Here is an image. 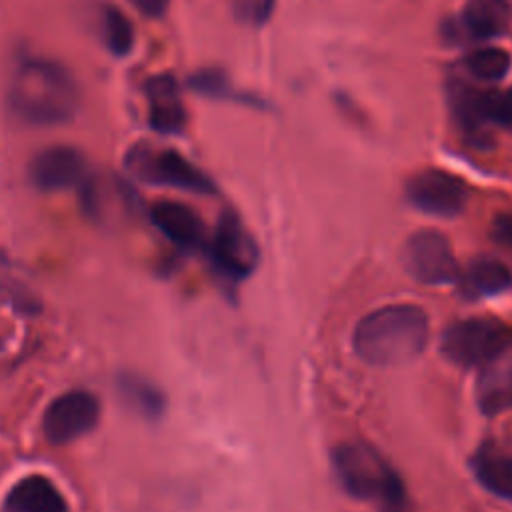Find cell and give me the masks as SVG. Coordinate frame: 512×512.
Masks as SVG:
<instances>
[{
  "label": "cell",
  "mask_w": 512,
  "mask_h": 512,
  "mask_svg": "<svg viewBox=\"0 0 512 512\" xmlns=\"http://www.w3.org/2000/svg\"><path fill=\"white\" fill-rule=\"evenodd\" d=\"M404 264L422 284H450L458 280V262L452 246L436 230H420L408 238Z\"/></svg>",
  "instance_id": "obj_7"
},
{
  "label": "cell",
  "mask_w": 512,
  "mask_h": 512,
  "mask_svg": "<svg viewBox=\"0 0 512 512\" xmlns=\"http://www.w3.org/2000/svg\"><path fill=\"white\" fill-rule=\"evenodd\" d=\"M8 100L14 114L30 124H62L78 110V86L64 66L30 58L18 64Z\"/></svg>",
  "instance_id": "obj_2"
},
{
  "label": "cell",
  "mask_w": 512,
  "mask_h": 512,
  "mask_svg": "<svg viewBox=\"0 0 512 512\" xmlns=\"http://www.w3.org/2000/svg\"><path fill=\"white\" fill-rule=\"evenodd\" d=\"M512 22L508 0H470L462 12V26L468 36L486 40L500 36Z\"/></svg>",
  "instance_id": "obj_16"
},
{
  "label": "cell",
  "mask_w": 512,
  "mask_h": 512,
  "mask_svg": "<svg viewBox=\"0 0 512 512\" xmlns=\"http://www.w3.org/2000/svg\"><path fill=\"white\" fill-rule=\"evenodd\" d=\"M210 256L216 270L232 282L246 278L254 270L258 260L256 244L232 212L220 216L210 244Z\"/></svg>",
  "instance_id": "obj_8"
},
{
  "label": "cell",
  "mask_w": 512,
  "mask_h": 512,
  "mask_svg": "<svg viewBox=\"0 0 512 512\" xmlns=\"http://www.w3.org/2000/svg\"><path fill=\"white\" fill-rule=\"evenodd\" d=\"M134 2L138 4V8H140L142 12H146V14H150V16H160V14L166 10V6H168L170 0H134Z\"/></svg>",
  "instance_id": "obj_24"
},
{
  "label": "cell",
  "mask_w": 512,
  "mask_h": 512,
  "mask_svg": "<svg viewBox=\"0 0 512 512\" xmlns=\"http://www.w3.org/2000/svg\"><path fill=\"white\" fill-rule=\"evenodd\" d=\"M492 236L502 242L512 246V214H500L494 224H492Z\"/></svg>",
  "instance_id": "obj_23"
},
{
  "label": "cell",
  "mask_w": 512,
  "mask_h": 512,
  "mask_svg": "<svg viewBox=\"0 0 512 512\" xmlns=\"http://www.w3.org/2000/svg\"><path fill=\"white\" fill-rule=\"evenodd\" d=\"M120 390H122L124 398L132 406H136L142 414L156 416V414L162 412V406H164L162 394H160V390H156L146 380H140V378H134V376H122Z\"/></svg>",
  "instance_id": "obj_21"
},
{
  "label": "cell",
  "mask_w": 512,
  "mask_h": 512,
  "mask_svg": "<svg viewBox=\"0 0 512 512\" xmlns=\"http://www.w3.org/2000/svg\"><path fill=\"white\" fill-rule=\"evenodd\" d=\"M478 482L492 494L512 500V452L498 446H482L472 458Z\"/></svg>",
  "instance_id": "obj_17"
},
{
  "label": "cell",
  "mask_w": 512,
  "mask_h": 512,
  "mask_svg": "<svg viewBox=\"0 0 512 512\" xmlns=\"http://www.w3.org/2000/svg\"><path fill=\"white\" fill-rule=\"evenodd\" d=\"M30 176L40 190L48 192L76 186L84 176L82 154L72 146L46 148L32 160Z\"/></svg>",
  "instance_id": "obj_11"
},
{
  "label": "cell",
  "mask_w": 512,
  "mask_h": 512,
  "mask_svg": "<svg viewBox=\"0 0 512 512\" xmlns=\"http://www.w3.org/2000/svg\"><path fill=\"white\" fill-rule=\"evenodd\" d=\"M450 104L456 120L466 130L476 132L484 124L512 130V90H474L454 84Z\"/></svg>",
  "instance_id": "obj_10"
},
{
  "label": "cell",
  "mask_w": 512,
  "mask_h": 512,
  "mask_svg": "<svg viewBox=\"0 0 512 512\" xmlns=\"http://www.w3.org/2000/svg\"><path fill=\"white\" fill-rule=\"evenodd\" d=\"M126 168L138 180L172 186L196 194H212V180L190 164L180 152L170 148H152L148 144H136L126 154Z\"/></svg>",
  "instance_id": "obj_5"
},
{
  "label": "cell",
  "mask_w": 512,
  "mask_h": 512,
  "mask_svg": "<svg viewBox=\"0 0 512 512\" xmlns=\"http://www.w3.org/2000/svg\"><path fill=\"white\" fill-rule=\"evenodd\" d=\"M238 2V10L242 14H246V18H252L256 22L266 20L274 0H236Z\"/></svg>",
  "instance_id": "obj_22"
},
{
  "label": "cell",
  "mask_w": 512,
  "mask_h": 512,
  "mask_svg": "<svg viewBox=\"0 0 512 512\" xmlns=\"http://www.w3.org/2000/svg\"><path fill=\"white\" fill-rule=\"evenodd\" d=\"M98 418V398L86 390H70L48 404L42 430L50 444H68L88 434L98 424Z\"/></svg>",
  "instance_id": "obj_6"
},
{
  "label": "cell",
  "mask_w": 512,
  "mask_h": 512,
  "mask_svg": "<svg viewBox=\"0 0 512 512\" xmlns=\"http://www.w3.org/2000/svg\"><path fill=\"white\" fill-rule=\"evenodd\" d=\"M148 120L162 134H176L184 128L186 112L180 100L176 80L170 74H158L146 84Z\"/></svg>",
  "instance_id": "obj_12"
},
{
  "label": "cell",
  "mask_w": 512,
  "mask_h": 512,
  "mask_svg": "<svg viewBox=\"0 0 512 512\" xmlns=\"http://www.w3.org/2000/svg\"><path fill=\"white\" fill-rule=\"evenodd\" d=\"M478 408L496 416L512 410V358H496L484 366L476 382Z\"/></svg>",
  "instance_id": "obj_15"
},
{
  "label": "cell",
  "mask_w": 512,
  "mask_h": 512,
  "mask_svg": "<svg viewBox=\"0 0 512 512\" xmlns=\"http://www.w3.org/2000/svg\"><path fill=\"white\" fill-rule=\"evenodd\" d=\"M462 286L472 296L498 294L512 286V272L494 258H476L462 274Z\"/></svg>",
  "instance_id": "obj_18"
},
{
  "label": "cell",
  "mask_w": 512,
  "mask_h": 512,
  "mask_svg": "<svg viewBox=\"0 0 512 512\" xmlns=\"http://www.w3.org/2000/svg\"><path fill=\"white\" fill-rule=\"evenodd\" d=\"M154 226L176 246L196 248L204 236L200 216L186 204L174 200H160L150 208Z\"/></svg>",
  "instance_id": "obj_14"
},
{
  "label": "cell",
  "mask_w": 512,
  "mask_h": 512,
  "mask_svg": "<svg viewBox=\"0 0 512 512\" xmlns=\"http://www.w3.org/2000/svg\"><path fill=\"white\" fill-rule=\"evenodd\" d=\"M406 196L418 210L450 218L462 212L468 200V188L458 176L438 168H428L408 180Z\"/></svg>",
  "instance_id": "obj_9"
},
{
  "label": "cell",
  "mask_w": 512,
  "mask_h": 512,
  "mask_svg": "<svg viewBox=\"0 0 512 512\" xmlns=\"http://www.w3.org/2000/svg\"><path fill=\"white\" fill-rule=\"evenodd\" d=\"M428 342V316L416 304H388L366 314L354 328L352 346L372 366L414 360Z\"/></svg>",
  "instance_id": "obj_1"
},
{
  "label": "cell",
  "mask_w": 512,
  "mask_h": 512,
  "mask_svg": "<svg viewBox=\"0 0 512 512\" xmlns=\"http://www.w3.org/2000/svg\"><path fill=\"white\" fill-rule=\"evenodd\" d=\"M466 70L478 78V80H484V82H496L500 78H504L510 70V54L500 50V48H494V46H488V48H478V50H472L466 60Z\"/></svg>",
  "instance_id": "obj_19"
},
{
  "label": "cell",
  "mask_w": 512,
  "mask_h": 512,
  "mask_svg": "<svg viewBox=\"0 0 512 512\" xmlns=\"http://www.w3.org/2000/svg\"><path fill=\"white\" fill-rule=\"evenodd\" d=\"M332 462L344 490L354 498L376 502L380 512H408L404 482L370 444H340L332 454Z\"/></svg>",
  "instance_id": "obj_3"
},
{
  "label": "cell",
  "mask_w": 512,
  "mask_h": 512,
  "mask_svg": "<svg viewBox=\"0 0 512 512\" xmlns=\"http://www.w3.org/2000/svg\"><path fill=\"white\" fill-rule=\"evenodd\" d=\"M512 346V328L496 318H466L442 334L444 356L464 368L486 366Z\"/></svg>",
  "instance_id": "obj_4"
},
{
  "label": "cell",
  "mask_w": 512,
  "mask_h": 512,
  "mask_svg": "<svg viewBox=\"0 0 512 512\" xmlns=\"http://www.w3.org/2000/svg\"><path fill=\"white\" fill-rule=\"evenodd\" d=\"M2 512H68V504L52 480L30 474L10 488Z\"/></svg>",
  "instance_id": "obj_13"
},
{
  "label": "cell",
  "mask_w": 512,
  "mask_h": 512,
  "mask_svg": "<svg viewBox=\"0 0 512 512\" xmlns=\"http://www.w3.org/2000/svg\"><path fill=\"white\" fill-rule=\"evenodd\" d=\"M104 38L116 56H124L132 50L134 44V28L132 22L114 6H108L104 10Z\"/></svg>",
  "instance_id": "obj_20"
}]
</instances>
